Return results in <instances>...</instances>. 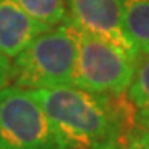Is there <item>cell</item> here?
Returning a JSON list of instances; mask_svg holds the SVG:
<instances>
[{
	"instance_id": "6da1fadb",
	"label": "cell",
	"mask_w": 149,
	"mask_h": 149,
	"mask_svg": "<svg viewBox=\"0 0 149 149\" xmlns=\"http://www.w3.org/2000/svg\"><path fill=\"white\" fill-rule=\"evenodd\" d=\"M28 91L80 149H95L134 128L138 109L123 95H98L73 85Z\"/></svg>"
},
{
	"instance_id": "7a4b0ae2",
	"label": "cell",
	"mask_w": 149,
	"mask_h": 149,
	"mask_svg": "<svg viewBox=\"0 0 149 149\" xmlns=\"http://www.w3.org/2000/svg\"><path fill=\"white\" fill-rule=\"evenodd\" d=\"M76 43L68 18L40 33L10 63V80L18 88L40 90L71 85Z\"/></svg>"
},
{
	"instance_id": "3957f363",
	"label": "cell",
	"mask_w": 149,
	"mask_h": 149,
	"mask_svg": "<svg viewBox=\"0 0 149 149\" xmlns=\"http://www.w3.org/2000/svg\"><path fill=\"white\" fill-rule=\"evenodd\" d=\"M0 149H80L42 109L30 91L0 90Z\"/></svg>"
},
{
	"instance_id": "277c9868",
	"label": "cell",
	"mask_w": 149,
	"mask_h": 149,
	"mask_svg": "<svg viewBox=\"0 0 149 149\" xmlns=\"http://www.w3.org/2000/svg\"><path fill=\"white\" fill-rule=\"evenodd\" d=\"M76 43L71 85L98 95H123L134 73V58L121 48L81 30L68 18Z\"/></svg>"
},
{
	"instance_id": "5b68a950",
	"label": "cell",
	"mask_w": 149,
	"mask_h": 149,
	"mask_svg": "<svg viewBox=\"0 0 149 149\" xmlns=\"http://www.w3.org/2000/svg\"><path fill=\"white\" fill-rule=\"evenodd\" d=\"M65 5L70 10L68 18L76 27L121 48L134 58L138 47L124 28L121 0H65Z\"/></svg>"
},
{
	"instance_id": "8992f818",
	"label": "cell",
	"mask_w": 149,
	"mask_h": 149,
	"mask_svg": "<svg viewBox=\"0 0 149 149\" xmlns=\"http://www.w3.org/2000/svg\"><path fill=\"white\" fill-rule=\"evenodd\" d=\"M48 25L35 20L15 3V0H0V50L7 58H15Z\"/></svg>"
},
{
	"instance_id": "52a82bcc",
	"label": "cell",
	"mask_w": 149,
	"mask_h": 149,
	"mask_svg": "<svg viewBox=\"0 0 149 149\" xmlns=\"http://www.w3.org/2000/svg\"><path fill=\"white\" fill-rule=\"evenodd\" d=\"M123 22L136 47L149 45V0H121Z\"/></svg>"
},
{
	"instance_id": "ba28073f",
	"label": "cell",
	"mask_w": 149,
	"mask_h": 149,
	"mask_svg": "<svg viewBox=\"0 0 149 149\" xmlns=\"http://www.w3.org/2000/svg\"><path fill=\"white\" fill-rule=\"evenodd\" d=\"M126 91V98L136 109L149 108V45L138 47L134 55L133 80Z\"/></svg>"
},
{
	"instance_id": "9c48e42d",
	"label": "cell",
	"mask_w": 149,
	"mask_h": 149,
	"mask_svg": "<svg viewBox=\"0 0 149 149\" xmlns=\"http://www.w3.org/2000/svg\"><path fill=\"white\" fill-rule=\"evenodd\" d=\"M15 3L30 17L48 27L61 25L68 18L65 0H15Z\"/></svg>"
},
{
	"instance_id": "30bf717a",
	"label": "cell",
	"mask_w": 149,
	"mask_h": 149,
	"mask_svg": "<svg viewBox=\"0 0 149 149\" xmlns=\"http://www.w3.org/2000/svg\"><path fill=\"white\" fill-rule=\"evenodd\" d=\"M134 134L144 149H149V108L138 109L134 116Z\"/></svg>"
},
{
	"instance_id": "8fae6325",
	"label": "cell",
	"mask_w": 149,
	"mask_h": 149,
	"mask_svg": "<svg viewBox=\"0 0 149 149\" xmlns=\"http://www.w3.org/2000/svg\"><path fill=\"white\" fill-rule=\"evenodd\" d=\"M95 149H144V148L138 141L136 134H134V128H133L131 131H126L124 134H121L119 138L113 139L109 143L101 144V146H98Z\"/></svg>"
},
{
	"instance_id": "7c38bea8",
	"label": "cell",
	"mask_w": 149,
	"mask_h": 149,
	"mask_svg": "<svg viewBox=\"0 0 149 149\" xmlns=\"http://www.w3.org/2000/svg\"><path fill=\"white\" fill-rule=\"evenodd\" d=\"M10 80V60L0 50V90L5 88Z\"/></svg>"
}]
</instances>
